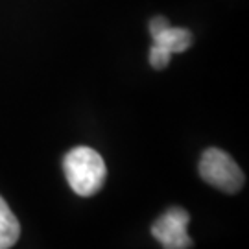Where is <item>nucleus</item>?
Segmentation results:
<instances>
[{
  "mask_svg": "<svg viewBox=\"0 0 249 249\" xmlns=\"http://www.w3.org/2000/svg\"><path fill=\"white\" fill-rule=\"evenodd\" d=\"M20 236V223L17 216L11 213L9 205L0 196V249H9L15 246Z\"/></svg>",
  "mask_w": 249,
  "mask_h": 249,
  "instance_id": "obj_4",
  "label": "nucleus"
},
{
  "mask_svg": "<svg viewBox=\"0 0 249 249\" xmlns=\"http://www.w3.org/2000/svg\"><path fill=\"white\" fill-rule=\"evenodd\" d=\"M170 57H172V53L164 46L153 43V46L150 48V65L153 69H157V71L166 69L170 65Z\"/></svg>",
  "mask_w": 249,
  "mask_h": 249,
  "instance_id": "obj_6",
  "label": "nucleus"
},
{
  "mask_svg": "<svg viewBox=\"0 0 249 249\" xmlns=\"http://www.w3.org/2000/svg\"><path fill=\"white\" fill-rule=\"evenodd\" d=\"M199 174L205 183L227 194L238 192L246 181L244 172L234 162V159L229 153L218 148H209L203 151L201 160H199Z\"/></svg>",
  "mask_w": 249,
  "mask_h": 249,
  "instance_id": "obj_2",
  "label": "nucleus"
},
{
  "mask_svg": "<svg viewBox=\"0 0 249 249\" xmlns=\"http://www.w3.org/2000/svg\"><path fill=\"white\" fill-rule=\"evenodd\" d=\"M166 26H170L168 24V20L164 17H153L150 20V34H151V37H155L157 34H160L162 30Z\"/></svg>",
  "mask_w": 249,
  "mask_h": 249,
  "instance_id": "obj_7",
  "label": "nucleus"
},
{
  "mask_svg": "<svg viewBox=\"0 0 249 249\" xmlns=\"http://www.w3.org/2000/svg\"><path fill=\"white\" fill-rule=\"evenodd\" d=\"M153 43L164 46L170 53L185 52L192 45V34L185 28H172L166 26L160 34L153 37Z\"/></svg>",
  "mask_w": 249,
  "mask_h": 249,
  "instance_id": "obj_5",
  "label": "nucleus"
},
{
  "mask_svg": "<svg viewBox=\"0 0 249 249\" xmlns=\"http://www.w3.org/2000/svg\"><path fill=\"white\" fill-rule=\"evenodd\" d=\"M188 222L190 216L185 209L172 207L153 222L151 234L162 246V249H190L192 238L187 231Z\"/></svg>",
  "mask_w": 249,
  "mask_h": 249,
  "instance_id": "obj_3",
  "label": "nucleus"
},
{
  "mask_svg": "<svg viewBox=\"0 0 249 249\" xmlns=\"http://www.w3.org/2000/svg\"><path fill=\"white\" fill-rule=\"evenodd\" d=\"M63 170L71 188L83 197L94 196L104 187L107 176L102 155L87 146H78L69 151L63 159Z\"/></svg>",
  "mask_w": 249,
  "mask_h": 249,
  "instance_id": "obj_1",
  "label": "nucleus"
}]
</instances>
